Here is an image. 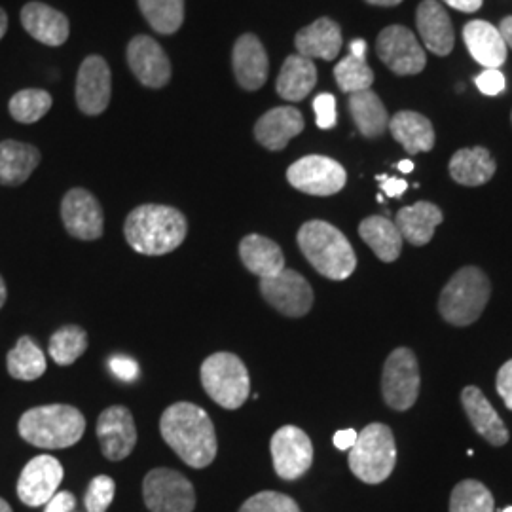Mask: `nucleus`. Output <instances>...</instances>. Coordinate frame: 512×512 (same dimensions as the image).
I'll return each mask as SVG.
<instances>
[{"label": "nucleus", "instance_id": "obj_1", "mask_svg": "<svg viewBox=\"0 0 512 512\" xmlns=\"http://www.w3.org/2000/svg\"><path fill=\"white\" fill-rule=\"evenodd\" d=\"M160 433L167 446L194 469H205L217 458L215 425L196 404H171L160 420Z\"/></svg>", "mask_w": 512, "mask_h": 512}, {"label": "nucleus", "instance_id": "obj_2", "mask_svg": "<svg viewBox=\"0 0 512 512\" xmlns=\"http://www.w3.org/2000/svg\"><path fill=\"white\" fill-rule=\"evenodd\" d=\"M188 222L179 209L167 205H141L133 209L124 224V236L133 251L141 255H167L183 245Z\"/></svg>", "mask_w": 512, "mask_h": 512}, {"label": "nucleus", "instance_id": "obj_3", "mask_svg": "<svg viewBox=\"0 0 512 512\" xmlns=\"http://www.w3.org/2000/svg\"><path fill=\"white\" fill-rule=\"evenodd\" d=\"M298 247L311 266L327 279L344 281L357 268L348 238L325 220H310L298 230Z\"/></svg>", "mask_w": 512, "mask_h": 512}, {"label": "nucleus", "instance_id": "obj_4", "mask_svg": "<svg viewBox=\"0 0 512 512\" xmlns=\"http://www.w3.org/2000/svg\"><path fill=\"white\" fill-rule=\"evenodd\" d=\"M21 439L44 450L71 448L86 433L84 414L69 404H46L27 410L19 420Z\"/></svg>", "mask_w": 512, "mask_h": 512}, {"label": "nucleus", "instance_id": "obj_5", "mask_svg": "<svg viewBox=\"0 0 512 512\" xmlns=\"http://www.w3.org/2000/svg\"><path fill=\"white\" fill-rule=\"evenodd\" d=\"M492 294L488 275L476 266H465L452 275L439 298L442 319L454 327H469L484 313Z\"/></svg>", "mask_w": 512, "mask_h": 512}, {"label": "nucleus", "instance_id": "obj_6", "mask_svg": "<svg viewBox=\"0 0 512 512\" xmlns=\"http://www.w3.org/2000/svg\"><path fill=\"white\" fill-rule=\"evenodd\" d=\"M397 465V444L391 427L370 423L349 450V469L365 484H382Z\"/></svg>", "mask_w": 512, "mask_h": 512}, {"label": "nucleus", "instance_id": "obj_7", "mask_svg": "<svg viewBox=\"0 0 512 512\" xmlns=\"http://www.w3.org/2000/svg\"><path fill=\"white\" fill-rule=\"evenodd\" d=\"M202 385L205 393L226 410L241 408L251 393L247 366L238 355L226 351H219L203 361Z\"/></svg>", "mask_w": 512, "mask_h": 512}, {"label": "nucleus", "instance_id": "obj_8", "mask_svg": "<svg viewBox=\"0 0 512 512\" xmlns=\"http://www.w3.org/2000/svg\"><path fill=\"white\" fill-rule=\"evenodd\" d=\"M420 385V365L414 351L408 348L391 351L382 372L385 404L397 412L410 410L420 397Z\"/></svg>", "mask_w": 512, "mask_h": 512}, {"label": "nucleus", "instance_id": "obj_9", "mask_svg": "<svg viewBox=\"0 0 512 512\" xmlns=\"http://www.w3.org/2000/svg\"><path fill=\"white\" fill-rule=\"evenodd\" d=\"M143 497L150 512H192L196 509L194 486L173 469H152L143 480Z\"/></svg>", "mask_w": 512, "mask_h": 512}, {"label": "nucleus", "instance_id": "obj_10", "mask_svg": "<svg viewBox=\"0 0 512 512\" xmlns=\"http://www.w3.org/2000/svg\"><path fill=\"white\" fill-rule=\"evenodd\" d=\"M287 181L304 194L332 196L346 186L348 173L336 160L311 154L300 158L289 167Z\"/></svg>", "mask_w": 512, "mask_h": 512}, {"label": "nucleus", "instance_id": "obj_11", "mask_svg": "<svg viewBox=\"0 0 512 512\" xmlns=\"http://www.w3.org/2000/svg\"><path fill=\"white\" fill-rule=\"evenodd\" d=\"M376 52L385 67L399 76L420 74L427 63L418 38L403 25L385 27L376 40Z\"/></svg>", "mask_w": 512, "mask_h": 512}, {"label": "nucleus", "instance_id": "obj_12", "mask_svg": "<svg viewBox=\"0 0 512 512\" xmlns=\"http://www.w3.org/2000/svg\"><path fill=\"white\" fill-rule=\"evenodd\" d=\"M270 450L275 473L283 480H296L306 475L313 465V444L300 427L285 425L277 429Z\"/></svg>", "mask_w": 512, "mask_h": 512}, {"label": "nucleus", "instance_id": "obj_13", "mask_svg": "<svg viewBox=\"0 0 512 512\" xmlns=\"http://www.w3.org/2000/svg\"><path fill=\"white\" fill-rule=\"evenodd\" d=\"M260 293L274 310L287 317H304L313 306V289L304 275L294 270L260 279Z\"/></svg>", "mask_w": 512, "mask_h": 512}, {"label": "nucleus", "instance_id": "obj_14", "mask_svg": "<svg viewBox=\"0 0 512 512\" xmlns=\"http://www.w3.org/2000/svg\"><path fill=\"white\" fill-rule=\"evenodd\" d=\"M112 78L107 61L99 55H90L78 69L76 76V105L88 116L105 112L110 103Z\"/></svg>", "mask_w": 512, "mask_h": 512}, {"label": "nucleus", "instance_id": "obj_15", "mask_svg": "<svg viewBox=\"0 0 512 512\" xmlns=\"http://www.w3.org/2000/svg\"><path fill=\"white\" fill-rule=\"evenodd\" d=\"M63 465L52 456L31 459L18 480V497L27 507L46 505L63 482Z\"/></svg>", "mask_w": 512, "mask_h": 512}, {"label": "nucleus", "instance_id": "obj_16", "mask_svg": "<svg viewBox=\"0 0 512 512\" xmlns=\"http://www.w3.org/2000/svg\"><path fill=\"white\" fill-rule=\"evenodd\" d=\"M61 219L73 238L93 241L103 236V209L92 192L84 188H73L65 194Z\"/></svg>", "mask_w": 512, "mask_h": 512}, {"label": "nucleus", "instance_id": "obj_17", "mask_svg": "<svg viewBox=\"0 0 512 512\" xmlns=\"http://www.w3.org/2000/svg\"><path fill=\"white\" fill-rule=\"evenodd\" d=\"M97 439L101 452L110 461L128 458L137 444L135 421L126 406H110L97 420Z\"/></svg>", "mask_w": 512, "mask_h": 512}, {"label": "nucleus", "instance_id": "obj_18", "mask_svg": "<svg viewBox=\"0 0 512 512\" xmlns=\"http://www.w3.org/2000/svg\"><path fill=\"white\" fill-rule=\"evenodd\" d=\"M128 63L137 80L147 88H164L171 78V63L154 38L139 35L128 44Z\"/></svg>", "mask_w": 512, "mask_h": 512}, {"label": "nucleus", "instance_id": "obj_19", "mask_svg": "<svg viewBox=\"0 0 512 512\" xmlns=\"http://www.w3.org/2000/svg\"><path fill=\"white\" fill-rule=\"evenodd\" d=\"M23 29L46 46H61L71 35V23L67 16L44 2H29L21 10Z\"/></svg>", "mask_w": 512, "mask_h": 512}, {"label": "nucleus", "instance_id": "obj_20", "mask_svg": "<svg viewBox=\"0 0 512 512\" xmlns=\"http://www.w3.org/2000/svg\"><path fill=\"white\" fill-rule=\"evenodd\" d=\"M232 65L236 80L243 90L256 92L268 80V55L262 42L251 33L241 35L236 40L232 52Z\"/></svg>", "mask_w": 512, "mask_h": 512}, {"label": "nucleus", "instance_id": "obj_21", "mask_svg": "<svg viewBox=\"0 0 512 512\" xmlns=\"http://www.w3.org/2000/svg\"><path fill=\"white\" fill-rule=\"evenodd\" d=\"M461 404L482 439L488 440L492 446H505L509 442L511 435L505 423L499 418L488 397L476 385H467L461 391Z\"/></svg>", "mask_w": 512, "mask_h": 512}, {"label": "nucleus", "instance_id": "obj_22", "mask_svg": "<svg viewBox=\"0 0 512 512\" xmlns=\"http://www.w3.org/2000/svg\"><path fill=\"white\" fill-rule=\"evenodd\" d=\"M416 25L425 48L435 55H448L454 50L456 35L452 19L439 0H423L418 6Z\"/></svg>", "mask_w": 512, "mask_h": 512}, {"label": "nucleus", "instance_id": "obj_23", "mask_svg": "<svg viewBox=\"0 0 512 512\" xmlns=\"http://www.w3.org/2000/svg\"><path fill=\"white\" fill-rule=\"evenodd\" d=\"M304 129V116L294 107L268 110L256 122V141L268 150H283Z\"/></svg>", "mask_w": 512, "mask_h": 512}, {"label": "nucleus", "instance_id": "obj_24", "mask_svg": "<svg viewBox=\"0 0 512 512\" xmlns=\"http://www.w3.org/2000/svg\"><path fill=\"white\" fill-rule=\"evenodd\" d=\"M467 50L484 69H499L507 59V44L499 29L488 21L473 19L463 27Z\"/></svg>", "mask_w": 512, "mask_h": 512}, {"label": "nucleus", "instance_id": "obj_25", "mask_svg": "<svg viewBox=\"0 0 512 512\" xmlns=\"http://www.w3.org/2000/svg\"><path fill=\"white\" fill-rule=\"evenodd\" d=\"M294 46L298 55L308 59H336L342 50V29L330 18H319L313 21L294 37Z\"/></svg>", "mask_w": 512, "mask_h": 512}, {"label": "nucleus", "instance_id": "obj_26", "mask_svg": "<svg viewBox=\"0 0 512 512\" xmlns=\"http://www.w3.org/2000/svg\"><path fill=\"white\" fill-rule=\"evenodd\" d=\"M239 256L243 266L260 279L275 277L285 270V255L281 247L272 239L258 234L241 239Z\"/></svg>", "mask_w": 512, "mask_h": 512}, {"label": "nucleus", "instance_id": "obj_27", "mask_svg": "<svg viewBox=\"0 0 512 512\" xmlns=\"http://www.w3.org/2000/svg\"><path fill=\"white\" fill-rule=\"evenodd\" d=\"M442 220L444 215L435 203L418 202L410 207H404L397 213L395 226L410 245L423 247L433 239L435 230Z\"/></svg>", "mask_w": 512, "mask_h": 512}, {"label": "nucleus", "instance_id": "obj_28", "mask_svg": "<svg viewBox=\"0 0 512 512\" xmlns=\"http://www.w3.org/2000/svg\"><path fill=\"white\" fill-rule=\"evenodd\" d=\"M389 131L397 143L403 145L408 154L429 152L435 147V129L433 124L412 110H401L389 120Z\"/></svg>", "mask_w": 512, "mask_h": 512}, {"label": "nucleus", "instance_id": "obj_29", "mask_svg": "<svg viewBox=\"0 0 512 512\" xmlns=\"http://www.w3.org/2000/svg\"><path fill=\"white\" fill-rule=\"evenodd\" d=\"M317 84L315 63L304 55H289L277 76L275 90L285 101L298 103L310 95Z\"/></svg>", "mask_w": 512, "mask_h": 512}, {"label": "nucleus", "instance_id": "obj_30", "mask_svg": "<svg viewBox=\"0 0 512 512\" xmlns=\"http://www.w3.org/2000/svg\"><path fill=\"white\" fill-rule=\"evenodd\" d=\"M38 164L40 152L37 147L12 139L0 143V184L19 186L25 183Z\"/></svg>", "mask_w": 512, "mask_h": 512}, {"label": "nucleus", "instance_id": "obj_31", "mask_svg": "<svg viewBox=\"0 0 512 512\" xmlns=\"http://www.w3.org/2000/svg\"><path fill=\"white\" fill-rule=\"evenodd\" d=\"M495 164L490 150L484 147L461 148L450 160L452 179L463 186H482L495 175Z\"/></svg>", "mask_w": 512, "mask_h": 512}, {"label": "nucleus", "instance_id": "obj_32", "mask_svg": "<svg viewBox=\"0 0 512 512\" xmlns=\"http://www.w3.org/2000/svg\"><path fill=\"white\" fill-rule=\"evenodd\" d=\"M359 236L385 264L395 262L403 251V236L395 222L385 217H368L359 224Z\"/></svg>", "mask_w": 512, "mask_h": 512}, {"label": "nucleus", "instance_id": "obj_33", "mask_svg": "<svg viewBox=\"0 0 512 512\" xmlns=\"http://www.w3.org/2000/svg\"><path fill=\"white\" fill-rule=\"evenodd\" d=\"M349 112L361 135L368 139L382 137L389 128V114L382 99L370 90L349 95Z\"/></svg>", "mask_w": 512, "mask_h": 512}, {"label": "nucleus", "instance_id": "obj_34", "mask_svg": "<svg viewBox=\"0 0 512 512\" xmlns=\"http://www.w3.org/2000/svg\"><path fill=\"white\" fill-rule=\"evenodd\" d=\"M6 365L12 378L21 382H33L46 372V357L44 351L29 336H21L16 348L8 353Z\"/></svg>", "mask_w": 512, "mask_h": 512}, {"label": "nucleus", "instance_id": "obj_35", "mask_svg": "<svg viewBox=\"0 0 512 512\" xmlns=\"http://www.w3.org/2000/svg\"><path fill=\"white\" fill-rule=\"evenodd\" d=\"M148 25L160 35H173L184 21V0H139Z\"/></svg>", "mask_w": 512, "mask_h": 512}, {"label": "nucleus", "instance_id": "obj_36", "mask_svg": "<svg viewBox=\"0 0 512 512\" xmlns=\"http://www.w3.org/2000/svg\"><path fill=\"white\" fill-rule=\"evenodd\" d=\"M88 349V334L82 327L67 325L55 330L50 340V355L59 366L73 365Z\"/></svg>", "mask_w": 512, "mask_h": 512}, {"label": "nucleus", "instance_id": "obj_37", "mask_svg": "<svg viewBox=\"0 0 512 512\" xmlns=\"http://www.w3.org/2000/svg\"><path fill=\"white\" fill-rule=\"evenodd\" d=\"M450 512H495L494 495L478 480H463L452 490Z\"/></svg>", "mask_w": 512, "mask_h": 512}, {"label": "nucleus", "instance_id": "obj_38", "mask_svg": "<svg viewBox=\"0 0 512 512\" xmlns=\"http://www.w3.org/2000/svg\"><path fill=\"white\" fill-rule=\"evenodd\" d=\"M52 95L44 90H21L10 99V114L19 124H35L52 109Z\"/></svg>", "mask_w": 512, "mask_h": 512}, {"label": "nucleus", "instance_id": "obj_39", "mask_svg": "<svg viewBox=\"0 0 512 512\" xmlns=\"http://www.w3.org/2000/svg\"><path fill=\"white\" fill-rule=\"evenodd\" d=\"M334 78L336 84L342 92L357 93L365 92L372 84H374V73L372 69L366 65L363 59H357L353 55H348L346 59H342L336 69H334Z\"/></svg>", "mask_w": 512, "mask_h": 512}, {"label": "nucleus", "instance_id": "obj_40", "mask_svg": "<svg viewBox=\"0 0 512 512\" xmlns=\"http://www.w3.org/2000/svg\"><path fill=\"white\" fill-rule=\"evenodd\" d=\"M239 512H302L293 497L279 492H260L249 497Z\"/></svg>", "mask_w": 512, "mask_h": 512}, {"label": "nucleus", "instance_id": "obj_41", "mask_svg": "<svg viewBox=\"0 0 512 512\" xmlns=\"http://www.w3.org/2000/svg\"><path fill=\"white\" fill-rule=\"evenodd\" d=\"M116 494V484L114 480L107 475H99L93 478L88 486V492L84 497V505L88 512H107L110 503L114 501Z\"/></svg>", "mask_w": 512, "mask_h": 512}, {"label": "nucleus", "instance_id": "obj_42", "mask_svg": "<svg viewBox=\"0 0 512 512\" xmlns=\"http://www.w3.org/2000/svg\"><path fill=\"white\" fill-rule=\"evenodd\" d=\"M313 110L317 118V126L321 129H332L336 126V99L330 93H321L313 99Z\"/></svg>", "mask_w": 512, "mask_h": 512}, {"label": "nucleus", "instance_id": "obj_43", "mask_svg": "<svg viewBox=\"0 0 512 512\" xmlns=\"http://www.w3.org/2000/svg\"><path fill=\"white\" fill-rule=\"evenodd\" d=\"M475 84L484 95H499L505 90V76L499 69H486L476 76Z\"/></svg>", "mask_w": 512, "mask_h": 512}, {"label": "nucleus", "instance_id": "obj_44", "mask_svg": "<svg viewBox=\"0 0 512 512\" xmlns=\"http://www.w3.org/2000/svg\"><path fill=\"white\" fill-rule=\"evenodd\" d=\"M495 389L505 406L512 410V359L499 368L495 378Z\"/></svg>", "mask_w": 512, "mask_h": 512}, {"label": "nucleus", "instance_id": "obj_45", "mask_svg": "<svg viewBox=\"0 0 512 512\" xmlns=\"http://www.w3.org/2000/svg\"><path fill=\"white\" fill-rule=\"evenodd\" d=\"M109 365L112 374L118 376L124 382H133L139 376V366H137V363L133 359H129V357H124V355L112 357Z\"/></svg>", "mask_w": 512, "mask_h": 512}, {"label": "nucleus", "instance_id": "obj_46", "mask_svg": "<svg viewBox=\"0 0 512 512\" xmlns=\"http://www.w3.org/2000/svg\"><path fill=\"white\" fill-rule=\"evenodd\" d=\"M76 507V499L69 492H57V494L46 503L44 512H73Z\"/></svg>", "mask_w": 512, "mask_h": 512}, {"label": "nucleus", "instance_id": "obj_47", "mask_svg": "<svg viewBox=\"0 0 512 512\" xmlns=\"http://www.w3.org/2000/svg\"><path fill=\"white\" fill-rule=\"evenodd\" d=\"M378 181H380V186H382V190H384V194H387L389 198H399L401 194H403L404 190L408 188V184L403 179H395V177H385V175H380L378 177Z\"/></svg>", "mask_w": 512, "mask_h": 512}, {"label": "nucleus", "instance_id": "obj_48", "mask_svg": "<svg viewBox=\"0 0 512 512\" xmlns=\"http://www.w3.org/2000/svg\"><path fill=\"white\" fill-rule=\"evenodd\" d=\"M357 431L355 429H342V431H338L336 435H334V446L338 448V450H351L353 448V444H355V440H357Z\"/></svg>", "mask_w": 512, "mask_h": 512}, {"label": "nucleus", "instance_id": "obj_49", "mask_svg": "<svg viewBox=\"0 0 512 512\" xmlns=\"http://www.w3.org/2000/svg\"><path fill=\"white\" fill-rule=\"evenodd\" d=\"M444 2L459 12H476L482 8L484 0H444Z\"/></svg>", "mask_w": 512, "mask_h": 512}, {"label": "nucleus", "instance_id": "obj_50", "mask_svg": "<svg viewBox=\"0 0 512 512\" xmlns=\"http://www.w3.org/2000/svg\"><path fill=\"white\" fill-rule=\"evenodd\" d=\"M497 29H499L501 37L505 40V44H507L509 48H512V16L503 19V21H501V25H499Z\"/></svg>", "mask_w": 512, "mask_h": 512}, {"label": "nucleus", "instance_id": "obj_51", "mask_svg": "<svg viewBox=\"0 0 512 512\" xmlns=\"http://www.w3.org/2000/svg\"><path fill=\"white\" fill-rule=\"evenodd\" d=\"M349 48H351V55H353V57H357V59H363V61H365V55H366L365 40H361V38H357V40H353V42H351V44H349Z\"/></svg>", "mask_w": 512, "mask_h": 512}, {"label": "nucleus", "instance_id": "obj_52", "mask_svg": "<svg viewBox=\"0 0 512 512\" xmlns=\"http://www.w3.org/2000/svg\"><path fill=\"white\" fill-rule=\"evenodd\" d=\"M8 31V14L4 12V8H0V40L4 38Z\"/></svg>", "mask_w": 512, "mask_h": 512}, {"label": "nucleus", "instance_id": "obj_53", "mask_svg": "<svg viewBox=\"0 0 512 512\" xmlns=\"http://www.w3.org/2000/svg\"><path fill=\"white\" fill-rule=\"evenodd\" d=\"M368 4H372V6H385V8H389V6H397V4H401L403 0H366Z\"/></svg>", "mask_w": 512, "mask_h": 512}, {"label": "nucleus", "instance_id": "obj_54", "mask_svg": "<svg viewBox=\"0 0 512 512\" xmlns=\"http://www.w3.org/2000/svg\"><path fill=\"white\" fill-rule=\"evenodd\" d=\"M399 171H403V173H412L414 171V164L410 162V160H403V162H399Z\"/></svg>", "mask_w": 512, "mask_h": 512}, {"label": "nucleus", "instance_id": "obj_55", "mask_svg": "<svg viewBox=\"0 0 512 512\" xmlns=\"http://www.w3.org/2000/svg\"><path fill=\"white\" fill-rule=\"evenodd\" d=\"M6 296H8V291H6V283H4V279L0 277V308L4 306V302H6Z\"/></svg>", "mask_w": 512, "mask_h": 512}, {"label": "nucleus", "instance_id": "obj_56", "mask_svg": "<svg viewBox=\"0 0 512 512\" xmlns=\"http://www.w3.org/2000/svg\"><path fill=\"white\" fill-rule=\"evenodd\" d=\"M0 512H14L12 511V507H10L2 497H0Z\"/></svg>", "mask_w": 512, "mask_h": 512}, {"label": "nucleus", "instance_id": "obj_57", "mask_svg": "<svg viewBox=\"0 0 512 512\" xmlns=\"http://www.w3.org/2000/svg\"><path fill=\"white\" fill-rule=\"evenodd\" d=\"M503 512H512V507H507V509H505Z\"/></svg>", "mask_w": 512, "mask_h": 512}]
</instances>
